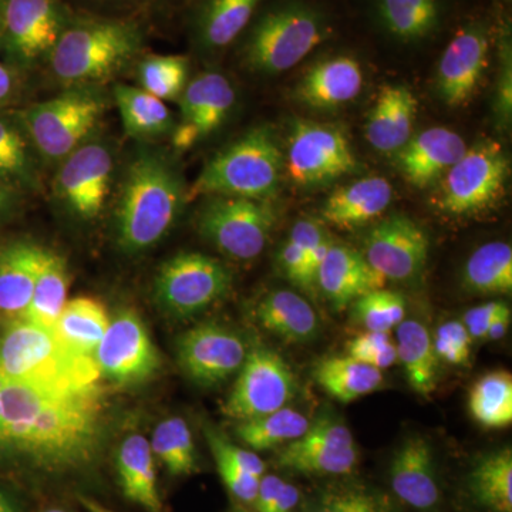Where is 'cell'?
<instances>
[{
    "mask_svg": "<svg viewBox=\"0 0 512 512\" xmlns=\"http://www.w3.org/2000/svg\"><path fill=\"white\" fill-rule=\"evenodd\" d=\"M101 387L62 393L5 376L0 387V460L45 477L90 470L103 440Z\"/></svg>",
    "mask_w": 512,
    "mask_h": 512,
    "instance_id": "obj_1",
    "label": "cell"
},
{
    "mask_svg": "<svg viewBox=\"0 0 512 512\" xmlns=\"http://www.w3.org/2000/svg\"><path fill=\"white\" fill-rule=\"evenodd\" d=\"M114 207L117 244L127 254L156 247L171 231L187 200L180 171L165 154L138 150L124 168Z\"/></svg>",
    "mask_w": 512,
    "mask_h": 512,
    "instance_id": "obj_2",
    "label": "cell"
},
{
    "mask_svg": "<svg viewBox=\"0 0 512 512\" xmlns=\"http://www.w3.org/2000/svg\"><path fill=\"white\" fill-rule=\"evenodd\" d=\"M143 47L136 23L90 18L70 20L47 62L66 89L97 87L133 63Z\"/></svg>",
    "mask_w": 512,
    "mask_h": 512,
    "instance_id": "obj_3",
    "label": "cell"
},
{
    "mask_svg": "<svg viewBox=\"0 0 512 512\" xmlns=\"http://www.w3.org/2000/svg\"><path fill=\"white\" fill-rule=\"evenodd\" d=\"M0 366L12 379L55 392H83L100 387L96 360L67 348L55 329L29 320L9 323L0 338Z\"/></svg>",
    "mask_w": 512,
    "mask_h": 512,
    "instance_id": "obj_4",
    "label": "cell"
},
{
    "mask_svg": "<svg viewBox=\"0 0 512 512\" xmlns=\"http://www.w3.org/2000/svg\"><path fill=\"white\" fill-rule=\"evenodd\" d=\"M284 168L285 157L271 128H252L211 157L187 188V200L220 195L271 201Z\"/></svg>",
    "mask_w": 512,
    "mask_h": 512,
    "instance_id": "obj_5",
    "label": "cell"
},
{
    "mask_svg": "<svg viewBox=\"0 0 512 512\" xmlns=\"http://www.w3.org/2000/svg\"><path fill=\"white\" fill-rule=\"evenodd\" d=\"M329 35L328 20L319 10L305 3H288L269 10L252 26L242 59L255 73L288 72Z\"/></svg>",
    "mask_w": 512,
    "mask_h": 512,
    "instance_id": "obj_6",
    "label": "cell"
},
{
    "mask_svg": "<svg viewBox=\"0 0 512 512\" xmlns=\"http://www.w3.org/2000/svg\"><path fill=\"white\" fill-rule=\"evenodd\" d=\"M107 99L96 87L67 89L16 114L40 160L57 163L89 143L103 120Z\"/></svg>",
    "mask_w": 512,
    "mask_h": 512,
    "instance_id": "obj_7",
    "label": "cell"
},
{
    "mask_svg": "<svg viewBox=\"0 0 512 512\" xmlns=\"http://www.w3.org/2000/svg\"><path fill=\"white\" fill-rule=\"evenodd\" d=\"M276 220L271 201L215 195L198 212L197 228L222 254L252 261L264 252Z\"/></svg>",
    "mask_w": 512,
    "mask_h": 512,
    "instance_id": "obj_8",
    "label": "cell"
},
{
    "mask_svg": "<svg viewBox=\"0 0 512 512\" xmlns=\"http://www.w3.org/2000/svg\"><path fill=\"white\" fill-rule=\"evenodd\" d=\"M60 0H6L0 15V55L16 70L49 60L70 22Z\"/></svg>",
    "mask_w": 512,
    "mask_h": 512,
    "instance_id": "obj_9",
    "label": "cell"
},
{
    "mask_svg": "<svg viewBox=\"0 0 512 512\" xmlns=\"http://www.w3.org/2000/svg\"><path fill=\"white\" fill-rule=\"evenodd\" d=\"M231 286V271L220 259L200 252H181L161 265L154 295L171 316L190 318L224 298Z\"/></svg>",
    "mask_w": 512,
    "mask_h": 512,
    "instance_id": "obj_10",
    "label": "cell"
},
{
    "mask_svg": "<svg viewBox=\"0 0 512 512\" xmlns=\"http://www.w3.org/2000/svg\"><path fill=\"white\" fill-rule=\"evenodd\" d=\"M510 160L500 144L481 140L444 174L440 207L448 214L473 215L503 195Z\"/></svg>",
    "mask_w": 512,
    "mask_h": 512,
    "instance_id": "obj_11",
    "label": "cell"
},
{
    "mask_svg": "<svg viewBox=\"0 0 512 512\" xmlns=\"http://www.w3.org/2000/svg\"><path fill=\"white\" fill-rule=\"evenodd\" d=\"M237 376L222 412L238 423L284 409L298 393L291 366L279 353L265 346L248 350Z\"/></svg>",
    "mask_w": 512,
    "mask_h": 512,
    "instance_id": "obj_12",
    "label": "cell"
},
{
    "mask_svg": "<svg viewBox=\"0 0 512 512\" xmlns=\"http://www.w3.org/2000/svg\"><path fill=\"white\" fill-rule=\"evenodd\" d=\"M113 183V151L106 143L90 140L60 161L52 194L72 217L93 221L106 208Z\"/></svg>",
    "mask_w": 512,
    "mask_h": 512,
    "instance_id": "obj_13",
    "label": "cell"
},
{
    "mask_svg": "<svg viewBox=\"0 0 512 512\" xmlns=\"http://www.w3.org/2000/svg\"><path fill=\"white\" fill-rule=\"evenodd\" d=\"M357 161L348 138L338 128L313 121L293 123L285 170L299 187H318L355 173Z\"/></svg>",
    "mask_w": 512,
    "mask_h": 512,
    "instance_id": "obj_14",
    "label": "cell"
},
{
    "mask_svg": "<svg viewBox=\"0 0 512 512\" xmlns=\"http://www.w3.org/2000/svg\"><path fill=\"white\" fill-rule=\"evenodd\" d=\"M101 377L117 386H138L160 372V352L137 312L124 309L110 320L96 356Z\"/></svg>",
    "mask_w": 512,
    "mask_h": 512,
    "instance_id": "obj_15",
    "label": "cell"
},
{
    "mask_svg": "<svg viewBox=\"0 0 512 512\" xmlns=\"http://www.w3.org/2000/svg\"><path fill=\"white\" fill-rule=\"evenodd\" d=\"M177 360L192 383L218 386L237 375L248 355L239 333L218 322H204L188 329L177 340Z\"/></svg>",
    "mask_w": 512,
    "mask_h": 512,
    "instance_id": "obj_16",
    "label": "cell"
},
{
    "mask_svg": "<svg viewBox=\"0 0 512 512\" xmlns=\"http://www.w3.org/2000/svg\"><path fill=\"white\" fill-rule=\"evenodd\" d=\"M357 458L359 451L349 427L322 416L309 424L303 436L281 448L276 464L308 476H343L352 473Z\"/></svg>",
    "mask_w": 512,
    "mask_h": 512,
    "instance_id": "obj_17",
    "label": "cell"
},
{
    "mask_svg": "<svg viewBox=\"0 0 512 512\" xmlns=\"http://www.w3.org/2000/svg\"><path fill=\"white\" fill-rule=\"evenodd\" d=\"M429 249V237L419 224L394 215L367 232L362 254L387 281L407 282L426 268Z\"/></svg>",
    "mask_w": 512,
    "mask_h": 512,
    "instance_id": "obj_18",
    "label": "cell"
},
{
    "mask_svg": "<svg viewBox=\"0 0 512 512\" xmlns=\"http://www.w3.org/2000/svg\"><path fill=\"white\" fill-rule=\"evenodd\" d=\"M490 30L470 23L448 42L437 67V92L448 107H461L477 92L490 62Z\"/></svg>",
    "mask_w": 512,
    "mask_h": 512,
    "instance_id": "obj_19",
    "label": "cell"
},
{
    "mask_svg": "<svg viewBox=\"0 0 512 512\" xmlns=\"http://www.w3.org/2000/svg\"><path fill=\"white\" fill-rule=\"evenodd\" d=\"M394 495L414 510L429 511L439 504L441 490L433 447L421 436L400 444L390 463Z\"/></svg>",
    "mask_w": 512,
    "mask_h": 512,
    "instance_id": "obj_20",
    "label": "cell"
},
{
    "mask_svg": "<svg viewBox=\"0 0 512 512\" xmlns=\"http://www.w3.org/2000/svg\"><path fill=\"white\" fill-rule=\"evenodd\" d=\"M386 282L363 254L346 245L332 244L320 265L316 288L333 309L343 311L365 293L383 289Z\"/></svg>",
    "mask_w": 512,
    "mask_h": 512,
    "instance_id": "obj_21",
    "label": "cell"
},
{
    "mask_svg": "<svg viewBox=\"0 0 512 512\" xmlns=\"http://www.w3.org/2000/svg\"><path fill=\"white\" fill-rule=\"evenodd\" d=\"M467 144L456 131L433 127L410 138L399 151V167L414 187H429L466 153Z\"/></svg>",
    "mask_w": 512,
    "mask_h": 512,
    "instance_id": "obj_22",
    "label": "cell"
},
{
    "mask_svg": "<svg viewBox=\"0 0 512 512\" xmlns=\"http://www.w3.org/2000/svg\"><path fill=\"white\" fill-rule=\"evenodd\" d=\"M363 70L350 56H335L316 63L296 87V96L306 106L335 110L355 100L362 92Z\"/></svg>",
    "mask_w": 512,
    "mask_h": 512,
    "instance_id": "obj_23",
    "label": "cell"
},
{
    "mask_svg": "<svg viewBox=\"0 0 512 512\" xmlns=\"http://www.w3.org/2000/svg\"><path fill=\"white\" fill-rule=\"evenodd\" d=\"M417 104L407 87L384 86L366 121V140L370 146L379 153H399L413 137Z\"/></svg>",
    "mask_w": 512,
    "mask_h": 512,
    "instance_id": "obj_24",
    "label": "cell"
},
{
    "mask_svg": "<svg viewBox=\"0 0 512 512\" xmlns=\"http://www.w3.org/2000/svg\"><path fill=\"white\" fill-rule=\"evenodd\" d=\"M45 248L28 241L0 248V318L9 323L25 318Z\"/></svg>",
    "mask_w": 512,
    "mask_h": 512,
    "instance_id": "obj_25",
    "label": "cell"
},
{
    "mask_svg": "<svg viewBox=\"0 0 512 512\" xmlns=\"http://www.w3.org/2000/svg\"><path fill=\"white\" fill-rule=\"evenodd\" d=\"M235 89L221 73L207 72L195 77L181 94V123L195 131L198 138L214 133L227 120L234 107Z\"/></svg>",
    "mask_w": 512,
    "mask_h": 512,
    "instance_id": "obj_26",
    "label": "cell"
},
{
    "mask_svg": "<svg viewBox=\"0 0 512 512\" xmlns=\"http://www.w3.org/2000/svg\"><path fill=\"white\" fill-rule=\"evenodd\" d=\"M393 188L384 177L360 178L333 191L322 208V218L339 228H353L376 220L389 208Z\"/></svg>",
    "mask_w": 512,
    "mask_h": 512,
    "instance_id": "obj_27",
    "label": "cell"
},
{
    "mask_svg": "<svg viewBox=\"0 0 512 512\" xmlns=\"http://www.w3.org/2000/svg\"><path fill=\"white\" fill-rule=\"evenodd\" d=\"M256 319L272 335L288 343H309L318 338L320 322L303 296L288 289L266 293L256 306Z\"/></svg>",
    "mask_w": 512,
    "mask_h": 512,
    "instance_id": "obj_28",
    "label": "cell"
},
{
    "mask_svg": "<svg viewBox=\"0 0 512 512\" xmlns=\"http://www.w3.org/2000/svg\"><path fill=\"white\" fill-rule=\"evenodd\" d=\"M116 467L120 487L127 500L148 512H163V501L158 493L156 457L146 437L131 434L121 441Z\"/></svg>",
    "mask_w": 512,
    "mask_h": 512,
    "instance_id": "obj_29",
    "label": "cell"
},
{
    "mask_svg": "<svg viewBox=\"0 0 512 512\" xmlns=\"http://www.w3.org/2000/svg\"><path fill=\"white\" fill-rule=\"evenodd\" d=\"M40 157L18 117L0 116V184L18 194L42 191Z\"/></svg>",
    "mask_w": 512,
    "mask_h": 512,
    "instance_id": "obj_30",
    "label": "cell"
},
{
    "mask_svg": "<svg viewBox=\"0 0 512 512\" xmlns=\"http://www.w3.org/2000/svg\"><path fill=\"white\" fill-rule=\"evenodd\" d=\"M110 320L103 302L90 296H79L66 302L57 319L55 332L74 353L94 359Z\"/></svg>",
    "mask_w": 512,
    "mask_h": 512,
    "instance_id": "obj_31",
    "label": "cell"
},
{
    "mask_svg": "<svg viewBox=\"0 0 512 512\" xmlns=\"http://www.w3.org/2000/svg\"><path fill=\"white\" fill-rule=\"evenodd\" d=\"M397 363H402L414 392L430 396L436 390L439 357L433 335L420 320H403L396 328Z\"/></svg>",
    "mask_w": 512,
    "mask_h": 512,
    "instance_id": "obj_32",
    "label": "cell"
},
{
    "mask_svg": "<svg viewBox=\"0 0 512 512\" xmlns=\"http://www.w3.org/2000/svg\"><path fill=\"white\" fill-rule=\"evenodd\" d=\"M114 101L128 137L154 140L173 131V116L165 101L151 96L140 87L117 84Z\"/></svg>",
    "mask_w": 512,
    "mask_h": 512,
    "instance_id": "obj_33",
    "label": "cell"
},
{
    "mask_svg": "<svg viewBox=\"0 0 512 512\" xmlns=\"http://www.w3.org/2000/svg\"><path fill=\"white\" fill-rule=\"evenodd\" d=\"M316 383L340 403H352L382 387L383 372L349 356L328 357L313 369Z\"/></svg>",
    "mask_w": 512,
    "mask_h": 512,
    "instance_id": "obj_34",
    "label": "cell"
},
{
    "mask_svg": "<svg viewBox=\"0 0 512 512\" xmlns=\"http://www.w3.org/2000/svg\"><path fill=\"white\" fill-rule=\"evenodd\" d=\"M376 8L383 29L404 43L433 35L443 16L441 0H377Z\"/></svg>",
    "mask_w": 512,
    "mask_h": 512,
    "instance_id": "obj_35",
    "label": "cell"
},
{
    "mask_svg": "<svg viewBox=\"0 0 512 512\" xmlns=\"http://www.w3.org/2000/svg\"><path fill=\"white\" fill-rule=\"evenodd\" d=\"M69 282L66 261L56 252L45 248L32 299L22 320L55 329L57 319L67 302Z\"/></svg>",
    "mask_w": 512,
    "mask_h": 512,
    "instance_id": "obj_36",
    "label": "cell"
},
{
    "mask_svg": "<svg viewBox=\"0 0 512 512\" xmlns=\"http://www.w3.org/2000/svg\"><path fill=\"white\" fill-rule=\"evenodd\" d=\"M262 0H205L198 16L201 45L221 50L231 45L254 18Z\"/></svg>",
    "mask_w": 512,
    "mask_h": 512,
    "instance_id": "obj_37",
    "label": "cell"
},
{
    "mask_svg": "<svg viewBox=\"0 0 512 512\" xmlns=\"http://www.w3.org/2000/svg\"><path fill=\"white\" fill-rule=\"evenodd\" d=\"M463 285L478 295H507L512 291V248L507 242H488L467 259Z\"/></svg>",
    "mask_w": 512,
    "mask_h": 512,
    "instance_id": "obj_38",
    "label": "cell"
},
{
    "mask_svg": "<svg viewBox=\"0 0 512 512\" xmlns=\"http://www.w3.org/2000/svg\"><path fill=\"white\" fill-rule=\"evenodd\" d=\"M468 488L478 504L491 512H512V451L501 448L477 461Z\"/></svg>",
    "mask_w": 512,
    "mask_h": 512,
    "instance_id": "obj_39",
    "label": "cell"
},
{
    "mask_svg": "<svg viewBox=\"0 0 512 512\" xmlns=\"http://www.w3.org/2000/svg\"><path fill=\"white\" fill-rule=\"evenodd\" d=\"M471 416L485 429H505L512 423V376L494 370L474 383L468 396Z\"/></svg>",
    "mask_w": 512,
    "mask_h": 512,
    "instance_id": "obj_40",
    "label": "cell"
},
{
    "mask_svg": "<svg viewBox=\"0 0 512 512\" xmlns=\"http://www.w3.org/2000/svg\"><path fill=\"white\" fill-rule=\"evenodd\" d=\"M309 424L311 421L305 414L286 406L258 419L239 421L235 433L251 450L265 451L284 447L299 439L308 430Z\"/></svg>",
    "mask_w": 512,
    "mask_h": 512,
    "instance_id": "obj_41",
    "label": "cell"
},
{
    "mask_svg": "<svg viewBox=\"0 0 512 512\" xmlns=\"http://www.w3.org/2000/svg\"><path fill=\"white\" fill-rule=\"evenodd\" d=\"M154 457L163 463L173 477H187L198 473L197 450L187 421L170 417L161 421L150 441Z\"/></svg>",
    "mask_w": 512,
    "mask_h": 512,
    "instance_id": "obj_42",
    "label": "cell"
},
{
    "mask_svg": "<svg viewBox=\"0 0 512 512\" xmlns=\"http://www.w3.org/2000/svg\"><path fill=\"white\" fill-rule=\"evenodd\" d=\"M190 62L180 55L144 57L137 66L138 87L157 99L178 100L188 84Z\"/></svg>",
    "mask_w": 512,
    "mask_h": 512,
    "instance_id": "obj_43",
    "label": "cell"
},
{
    "mask_svg": "<svg viewBox=\"0 0 512 512\" xmlns=\"http://www.w3.org/2000/svg\"><path fill=\"white\" fill-rule=\"evenodd\" d=\"M350 308L357 325L373 332H392L406 319L403 296L384 288L365 293Z\"/></svg>",
    "mask_w": 512,
    "mask_h": 512,
    "instance_id": "obj_44",
    "label": "cell"
},
{
    "mask_svg": "<svg viewBox=\"0 0 512 512\" xmlns=\"http://www.w3.org/2000/svg\"><path fill=\"white\" fill-rule=\"evenodd\" d=\"M386 495L363 488H345L323 494L306 512H392Z\"/></svg>",
    "mask_w": 512,
    "mask_h": 512,
    "instance_id": "obj_45",
    "label": "cell"
},
{
    "mask_svg": "<svg viewBox=\"0 0 512 512\" xmlns=\"http://www.w3.org/2000/svg\"><path fill=\"white\" fill-rule=\"evenodd\" d=\"M346 352H348L346 356L367 366L375 367L380 372L397 363L396 343L390 336V332L366 330L349 340Z\"/></svg>",
    "mask_w": 512,
    "mask_h": 512,
    "instance_id": "obj_46",
    "label": "cell"
},
{
    "mask_svg": "<svg viewBox=\"0 0 512 512\" xmlns=\"http://www.w3.org/2000/svg\"><path fill=\"white\" fill-rule=\"evenodd\" d=\"M471 343L473 339L461 320L443 323L433 335L436 355L448 365L467 366L470 363Z\"/></svg>",
    "mask_w": 512,
    "mask_h": 512,
    "instance_id": "obj_47",
    "label": "cell"
},
{
    "mask_svg": "<svg viewBox=\"0 0 512 512\" xmlns=\"http://www.w3.org/2000/svg\"><path fill=\"white\" fill-rule=\"evenodd\" d=\"M211 453L212 457H214L218 473H220L222 483L228 488L229 493L234 495L239 503L252 505L256 493H258V485L261 478L251 476V474L242 470L238 464L229 460L220 451L211 450Z\"/></svg>",
    "mask_w": 512,
    "mask_h": 512,
    "instance_id": "obj_48",
    "label": "cell"
},
{
    "mask_svg": "<svg viewBox=\"0 0 512 512\" xmlns=\"http://www.w3.org/2000/svg\"><path fill=\"white\" fill-rule=\"evenodd\" d=\"M204 434L211 450L220 451V453L228 457L229 460L234 461L235 464H238L242 470L247 471L251 476L258 478L264 476L266 471L265 463L255 451L235 446L225 434H222L220 430L215 429L211 424H205Z\"/></svg>",
    "mask_w": 512,
    "mask_h": 512,
    "instance_id": "obj_49",
    "label": "cell"
},
{
    "mask_svg": "<svg viewBox=\"0 0 512 512\" xmlns=\"http://www.w3.org/2000/svg\"><path fill=\"white\" fill-rule=\"evenodd\" d=\"M500 79L497 83L495 96V111L498 119L504 124H510L512 114V55L510 37H501L500 47Z\"/></svg>",
    "mask_w": 512,
    "mask_h": 512,
    "instance_id": "obj_50",
    "label": "cell"
},
{
    "mask_svg": "<svg viewBox=\"0 0 512 512\" xmlns=\"http://www.w3.org/2000/svg\"><path fill=\"white\" fill-rule=\"evenodd\" d=\"M279 266L289 281L303 289V291L312 293L309 288L308 275H306V255L303 249L296 244L291 237L286 239L284 247L279 254Z\"/></svg>",
    "mask_w": 512,
    "mask_h": 512,
    "instance_id": "obj_51",
    "label": "cell"
},
{
    "mask_svg": "<svg viewBox=\"0 0 512 512\" xmlns=\"http://www.w3.org/2000/svg\"><path fill=\"white\" fill-rule=\"evenodd\" d=\"M505 305H507V303L501 301L487 302L467 311L461 322L466 326L471 339H484L491 320L497 316V313L500 312Z\"/></svg>",
    "mask_w": 512,
    "mask_h": 512,
    "instance_id": "obj_52",
    "label": "cell"
},
{
    "mask_svg": "<svg viewBox=\"0 0 512 512\" xmlns=\"http://www.w3.org/2000/svg\"><path fill=\"white\" fill-rule=\"evenodd\" d=\"M284 483L285 481L281 477L275 476V474H264L259 480L258 493H256L254 503H252L254 511L269 512Z\"/></svg>",
    "mask_w": 512,
    "mask_h": 512,
    "instance_id": "obj_53",
    "label": "cell"
},
{
    "mask_svg": "<svg viewBox=\"0 0 512 512\" xmlns=\"http://www.w3.org/2000/svg\"><path fill=\"white\" fill-rule=\"evenodd\" d=\"M19 90V70L0 60V109L15 99Z\"/></svg>",
    "mask_w": 512,
    "mask_h": 512,
    "instance_id": "obj_54",
    "label": "cell"
},
{
    "mask_svg": "<svg viewBox=\"0 0 512 512\" xmlns=\"http://www.w3.org/2000/svg\"><path fill=\"white\" fill-rule=\"evenodd\" d=\"M301 500V491L291 483L282 484L274 505L269 512H292Z\"/></svg>",
    "mask_w": 512,
    "mask_h": 512,
    "instance_id": "obj_55",
    "label": "cell"
},
{
    "mask_svg": "<svg viewBox=\"0 0 512 512\" xmlns=\"http://www.w3.org/2000/svg\"><path fill=\"white\" fill-rule=\"evenodd\" d=\"M511 325V309L510 306L505 305L497 316L491 320L488 326L487 333H485L484 340H500L503 339L508 333Z\"/></svg>",
    "mask_w": 512,
    "mask_h": 512,
    "instance_id": "obj_56",
    "label": "cell"
},
{
    "mask_svg": "<svg viewBox=\"0 0 512 512\" xmlns=\"http://www.w3.org/2000/svg\"><path fill=\"white\" fill-rule=\"evenodd\" d=\"M19 195L18 192L10 190L6 185L0 184V217H5L16 207Z\"/></svg>",
    "mask_w": 512,
    "mask_h": 512,
    "instance_id": "obj_57",
    "label": "cell"
},
{
    "mask_svg": "<svg viewBox=\"0 0 512 512\" xmlns=\"http://www.w3.org/2000/svg\"><path fill=\"white\" fill-rule=\"evenodd\" d=\"M0 512H20L18 501L3 490H0Z\"/></svg>",
    "mask_w": 512,
    "mask_h": 512,
    "instance_id": "obj_58",
    "label": "cell"
},
{
    "mask_svg": "<svg viewBox=\"0 0 512 512\" xmlns=\"http://www.w3.org/2000/svg\"><path fill=\"white\" fill-rule=\"evenodd\" d=\"M79 501L82 503L83 507L86 508L87 512H116L104 507V505H101L99 501L86 497V495H80Z\"/></svg>",
    "mask_w": 512,
    "mask_h": 512,
    "instance_id": "obj_59",
    "label": "cell"
},
{
    "mask_svg": "<svg viewBox=\"0 0 512 512\" xmlns=\"http://www.w3.org/2000/svg\"><path fill=\"white\" fill-rule=\"evenodd\" d=\"M231 512H255L248 510V508L242 507V505H237V507L232 508Z\"/></svg>",
    "mask_w": 512,
    "mask_h": 512,
    "instance_id": "obj_60",
    "label": "cell"
},
{
    "mask_svg": "<svg viewBox=\"0 0 512 512\" xmlns=\"http://www.w3.org/2000/svg\"><path fill=\"white\" fill-rule=\"evenodd\" d=\"M5 372H3L2 366H0V387H2L3 380H5Z\"/></svg>",
    "mask_w": 512,
    "mask_h": 512,
    "instance_id": "obj_61",
    "label": "cell"
},
{
    "mask_svg": "<svg viewBox=\"0 0 512 512\" xmlns=\"http://www.w3.org/2000/svg\"><path fill=\"white\" fill-rule=\"evenodd\" d=\"M45 512H69V511L63 510V508H50V510H46Z\"/></svg>",
    "mask_w": 512,
    "mask_h": 512,
    "instance_id": "obj_62",
    "label": "cell"
},
{
    "mask_svg": "<svg viewBox=\"0 0 512 512\" xmlns=\"http://www.w3.org/2000/svg\"><path fill=\"white\" fill-rule=\"evenodd\" d=\"M6 0H0V15H2L3 6H5Z\"/></svg>",
    "mask_w": 512,
    "mask_h": 512,
    "instance_id": "obj_63",
    "label": "cell"
}]
</instances>
